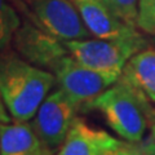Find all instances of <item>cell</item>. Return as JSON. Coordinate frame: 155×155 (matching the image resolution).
<instances>
[{
	"instance_id": "obj_1",
	"label": "cell",
	"mask_w": 155,
	"mask_h": 155,
	"mask_svg": "<svg viewBox=\"0 0 155 155\" xmlns=\"http://www.w3.org/2000/svg\"><path fill=\"white\" fill-rule=\"evenodd\" d=\"M57 84L53 72L14 53H0V98L16 122H30Z\"/></svg>"
},
{
	"instance_id": "obj_2",
	"label": "cell",
	"mask_w": 155,
	"mask_h": 155,
	"mask_svg": "<svg viewBox=\"0 0 155 155\" xmlns=\"http://www.w3.org/2000/svg\"><path fill=\"white\" fill-rule=\"evenodd\" d=\"M137 87L123 78L89 102L85 109H93L104 115L114 132L129 142H142L150 127L154 109Z\"/></svg>"
},
{
	"instance_id": "obj_3",
	"label": "cell",
	"mask_w": 155,
	"mask_h": 155,
	"mask_svg": "<svg viewBox=\"0 0 155 155\" xmlns=\"http://www.w3.org/2000/svg\"><path fill=\"white\" fill-rule=\"evenodd\" d=\"M70 54L92 70L120 78L124 66L147 47L141 34L120 39H80L64 41Z\"/></svg>"
},
{
	"instance_id": "obj_4",
	"label": "cell",
	"mask_w": 155,
	"mask_h": 155,
	"mask_svg": "<svg viewBox=\"0 0 155 155\" xmlns=\"http://www.w3.org/2000/svg\"><path fill=\"white\" fill-rule=\"evenodd\" d=\"M57 84L80 107H85L96 97L110 88L119 78L105 74L80 64L70 53L53 70Z\"/></svg>"
},
{
	"instance_id": "obj_5",
	"label": "cell",
	"mask_w": 155,
	"mask_h": 155,
	"mask_svg": "<svg viewBox=\"0 0 155 155\" xmlns=\"http://www.w3.org/2000/svg\"><path fill=\"white\" fill-rule=\"evenodd\" d=\"M78 110L79 106L61 88L48 94L39 106L31 125L49 150L61 146Z\"/></svg>"
},
{
	"instance_id": "obj_6",
	"label": "cell",
	"mask_w": 155,
	"mask_h": 155,
	"mask_svg": "<svg viewBox=\"0 0 155 155\" xmlns=\"http://www.w3.org/2000/svg\"><path fill=\"white\" fill-rule=\"evenodd\" d=\"M30 9L38 26L62 41L92 36L71 0H35Z\"/></svg>"
},
{
	"instance_id": "obj_7",
	"label": "cell",
	"mask_w": 155,
	"mask_h": 155,
	"mask_svg": "<svg viewBox=\"0 0 155 155\" xmlns=\"http://www.w3.org/2000/svg\"><path fill=\"white\" fill-rule=\"evenodd\" d=\"M12 45L22 58L51 72L70 53L61 39L30 22L21 23L13 36Z\"/></svg>"
},
{
	"instance_id": "obj_8",
	"label": "cell",
	"mask_w": 155,
	"mask_h": 155,
	"mask_svg": "<svg viewBox=\"0 0 155 155\" xmlns=\"http://www.w3.org/2000/svg\"><path fill=\"white\" fill-rule=\"evenodd\" d=\"M79 11L84 25L98 39H120L137 35V27L123 22L104 0H71Z\"/></svg>"
},
{
	"instance_id": "obj_9",
	"label": "cell",
	"mask_w": 155,
	"mask_h": 155,
	"mask_svg": "<svg viewBox=\"0 0 155 155\" xmlns=\"http://www.w3.org/2000/svg\"><path fill=\"white\" fill-rule=\"evenodd\" d=\"M52 150L32 128L31 122L7 123L0 127V155H51Z\"/></svg>"
},
{
	"instance_id": "obj_10",
	"label": "cell",
	"mask_w": 155,
	"mask_h": 155,
	"mask_svg": "<svg viewBox=\"0 0 155 155\" xmlns=\"http://www.w3.org/2000/svg\"><path fill=\"white\" fill-rule=\"evenodd\" d=\"M105 134V130L96 129L76 116L57 155H100Z\"/></svg>"
},
{
	"instance_id": "obj_11",
	"label": "cell",
	"mask_w": 155,
	"mask_h": 155,
	"mask_svg": "<svg viewBox=\"0 0 155 155\" xmlns=\"http://www.w3.org/2000/svg\"><path fill=\"white\" fill-rule=\"evenodd\" d=\"M120 78H123L155 104V48L146 47L127 62Z\"/></svg>"
},
{
	"instance_id": "obj_12",
	"label": "cell",
	"mask_w": 155,
	"mask_h": 155,
	"mask_svg": "<svg viewBox=\"0 0 155 155\" xmlns=\"http://www.w3.org/2000/svg\"><path fill=\"white\" fill-rule=\"evenodd\" d=\"M21 23V18L11 2L0 0V53L8 51Z\"/></svg>"
},
{
	"instance_id": "obj_13",
	"label": "cell",
	"mask_w": 155,
	"mask_h": 155,
	"mask_svg": "<svg viewBox=\"0 0 155 155\" xmlns=\"http://www.w3.org/2000/svg\"><path fill=\"white\" fill-rule=\"evenodd\" d=\"M100 155H145L142 143L118 140L106 132Z\"/></svg>"
},
{
	"instance_id": "obj_14",
	"label": "cell",
	"mask_w": 155,
	"mask_h": 155,
	"mask_svg": "<svg viewBox=\"0 0 155 155\" xmlns=\"http://www.w3.org/2000/svg\"><path fill=\"white\" fill-rule=\"evenodd\" d=\"M104 2L123 22L132 27H137L140 0H104Z\"/></svg>"
},
{
	"instance_id": "obj_15",
	"label": "cell",
	"mask_w": 155,
	"mask_h": 155,
	"mask_svg": "<svg viewBox=\"0 0 155 155\" xmlns=\"http://www.w3.org/2000/svg\"><path fill=\"white\" fill-rule=\"evenodd\" d=\"M137 28L149 35H155V0H140Z\"/></svg>"
},
{
	"instance_id": "obj_16",
	"label": "cell",
	"mask_w": 155,
	"mask_h": 155,
	"mask_svg": "<svg viewBox=\"0 0 155 155\" xmlns=\"http://www.w3.org/2000/svg\"><path fill=\"white\" fill-rule=\"evenodd\" d=\"M13 118L9 114L8 109L5 107V105H4L3 100L0 98V127H2L3 124H7V123H11V120Z\"/></svg>"
},
{
	"instance_id": "obj_17",
	"label": "cell",
	"mask_w": 155,
	"mask_h": 155,
	"mask_svg": "<svg viewBox=\"0 0 155 155\" xmlns=\"http://www.w3.org/2000/svg\"><path fill=\"white\" fill-rule=\"evenodd\" d=\"M142 149L145 155H155V141L150 138L149 141L142 143Z\"/></svg>"
},
{
	"instance_id": "obj_18",
	"label": "cell",
	"mask_w": 155,
	"mask_h": 155,
	"mask_svg": "<svg viewBox=\"0 0 155 155\" xmlns=\"http://www.w3.org/2000/svg\"><path fill=\"white\" fill-rule=\"evenodd\" d=\"M149 129H150V138L155 141V109H154V113H153V116H151V120H150Z\"/></svg>"
},
{
	"instance_id": "obj_19",
	"label": "cell",
	"mask_w": 155,
	"mask_h": 155,
	"mask_svg": "<svg viewBox=\"0 0 155 155\" xmlns=\"http://www.w3.org/2000/svg\"><path fill=\"white\" fill-rule=\"evenodd\" d=\"M22 2H23V3H25V4H26V5H28V7H30V5H31V4H32L34 2H35V0H22Z\"/></svg>"
},
{
	"instance_id": "obj_20",
	"label": "cell",
	"mask_w": 155,
	"mask_h": 155,
	"mask_svg": "<svg viewBox=\"0 0 155 155\" xmlns=\"http://www.w3.org/2000/svg\"><path fill=\"white\" fill-rule=\"evenodd\" d=\"M51 155H52V154H51Z\"/></svg>"
}]
</instances>
